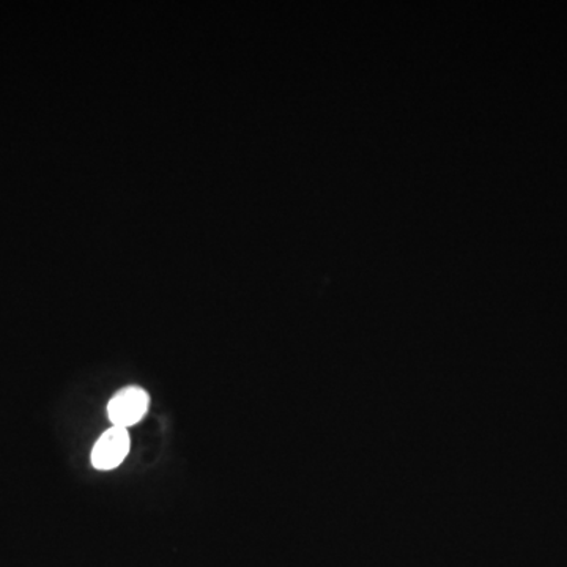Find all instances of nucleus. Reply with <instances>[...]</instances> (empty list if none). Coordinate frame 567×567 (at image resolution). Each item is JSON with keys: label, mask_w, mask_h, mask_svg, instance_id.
<instances>
[{"label": "nucleus", "mask_w": 567, "mask_h": 567, "mask_svg": "<svg viewBox=\"0 0 567 567\" xmlns=\"http://www.w3.org/2000/svg\"><path fill=\"white\" fill-rule=\"evenodd\" d=\"M151 395L141 386H125L107 404V416L117 427H130L147 415Z\"/></svg>", "instance_id": "nucleus-1"}, {"label": "nucleus", "mask_w": 567, "mask_h": 567, "mask_svg": "<svg viewBox=\"0 0 567 567\" xmlns=\"http://www.w3.org/2000/svg\"><path fill=\"white\" fill-rule=\"evenodd\" d=\"M130 453V434L126 429L112 425L100 436L92 450V465L96 470L117 468Z\"/></svg>", "instance_id": "nucleus-2"}]
</instances>
